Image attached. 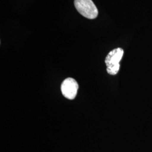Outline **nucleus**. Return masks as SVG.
I'll list each match as a JSON object with an SVG mask.
<instances>
[{"mask_svg": "<svg viewBox=\"0 0 152 152\" xmlns=\"http://www.w3.org/2000/svg\"><path fill=\"white\" fill-rule=\"evenodd\" d=\"M124 54V50L121 48L113 49L109 53L105 59L107 65V71L110 75H115L118 73L120 68V61Z\"/></svg>", "mask_w": 152, "mask_h": 152, "instance_id": "1", "label": "nucleus"}, {"mask_svg": "<svg viewBox=\"0 0 152 152\" xmlns=\"http://www.w3.org/2000/svg\"><path fill=\"white\" fill-rule=\"evenodd\" d=\"M74 3L77 10L82 16L89 19L98 16V9L92 0H75Z\"/></svg>", "mask_w": 152, "mask_h": 152, "instance_id": "2", "label": "nucleus"}, {"mask_svg": "<svg viewBox=\"0 0 152 152\" xmlns=\"http://www.w3.org/2000/svg\"><path fill=\"white\" fill-rule=\"evenodd\" d=\"M78 85L76 80L69 77L63 82L61 85V91L65 98L73 100L76 98L78 90Z\"/></svg>", "mask_w": 152, "mask_h": 152, "instance_id": "3", "label": "nucleus"}]
</instances>
